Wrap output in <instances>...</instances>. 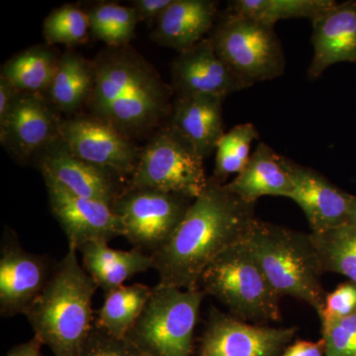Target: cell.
I'll return each instance as SVG.
<instances>
[{"instance_id":"4fadbf2b","label":"cell","mask_w":356,"mask_h":356,"mask_svg":"<svg viewBox=\"0 0 356 356\" xmlns=\"http://www.w3.org/2000/svg\"><path fill=\"white\" fill-rule=\"evenodd\" d=\"M51 212L62 227L69 248L79 252L86 243H108L123 236L121 222L108 204L81 197L62 184L44 177Z\"/></svg>"},{"instance_id":"d6986e66","label":"cell","mask_w":356,"mask_h":356,"mask_svg":"<svg viewBox=\"0 0 356 356\" xmlns=\"http://www.w3.org/2000/svg\"><path fill=\"white\" fill-rule=\"evenodd\" d=\"M218 21L217 2L212 0H172L156 21L151 33L154 43L178 53L206 38Z\"/></svg>"},{"instance_id":"52a82bcc","label":"cell","mask_w":356,"mask_h":356,"mask_svg":"<svg viewBox=\"0 0 356 356\" xmlns=\"http://www.w3.org/2000/svg\"><path fill=\"white\" fill-rule=\"evenodd\" d=\"M219 57L248 88L282 76L286 58L274 27L228 10L209 35Z\"/></svg>"},{"instance_id":"2e32d148","label":"cell","mask_w":356,"mask_h":356,"mask_svg":"<svg viewBox=\"0 0 356 356\" xmlns=\"http://www.w3.org/2000/svg\"><path fill=\"white\" fill-rule=\"evenodd\" d=\"M43 177L51 178L72 193L113 206L126 184L108 172L76 158L58 139L38 156Z\"/></svg>"},{"instance_id":"8fae6325","label":"cell","mask_w":356,"mask_h":356,"mask_svg":"<svg viewBox=\"0 0 356 356\" xmlns=\"http://www.w3.org/2000/svg\"><path fill=\"white\" fill-rule=\"evenodd\" d=\"M297 331L296 327L250 324L213 307L198 356H281Z\"/></svg>"},{"instance_id":"9c48e42d","label":"cell","mask_w":356,"mask_h":356,"mask_svg":"<svg viewBox=\"0 0 356 356\" xmlns=\"http://www.w3.org/2000/svg\"><path fill=\"white\" fill-rule=\"evenodd\" d=\"M193 200L156 189L125 186L112 207L124 238L134 248L153 255L170 240Z\"/></svg>"},{"instance_id":"5b68a950","label":"cell","mask_w":356,"mask_h":356,"mask_svg":"<svg viewBox=\"0 0 356 356\" xmlns=\"http://www.w3.org/2000/svg\"><path fill=\"white\" fill-rule=\"evenodd\" d=\"M199 288L243 322L266 325L280 320L281 297L267 280L245 238L211 262L201 276Z\"/></svg>"},{"instance_id":"4dcf8cb0","label":"cell","mask_w":356,"mask_h":356,"mask_svg":"<svg viewBox=\"0 0 356 356\" xmlns=\"http://www.w3.org/2000/svg\"><path fill=\"white\" fill-rule=\"evenodd\" d=\"M325 356H356V314L322 325Z\"/></svg>"},{"instance_id":"8d00e7d4","label":"cell","mask_w":356,"mask_h":356,"mask_svg":"<svg viewBox=\"0 0 356 356\" xmlns=\"http://www.w3.org/2000/svg\"><path fill=\"white\" fill-rule=\"evenodd\" d=\"M43 346L38 337L34 336L29 341L14 346L6 356H44L42 353Z\"/></svg>"},{"instance_id":"f546056e","label":"cell","mask_w":356,"mask_h":356,"mask_svg":"<svg viewBox=\"0 0 356 356\" xmlns=\"http://www.w3.org/2000/svg\"><path fill=\"white\" fill-rule=\"evenodd\" d=\"M89 32L88 13L72 4L58 7L44 21V38L48 44L74 46L86 42Z\"/></svg>"},{"instance_id":"484cf974","label":"cell","mask_w":356,"mask_h":356,"mask_svg":"<svg viewBox=\"0 0 356 356\" xmlns=\"http://www.w3.org/2000/svg\"><path fill=\"white\" fill-rule=\"evenodd\" d=\"M336 3L334 0H233L229 10L274 27L280 20H314Z\"/></svg>"},{"instance_id":"ac0fdd59","label":"cell","mask_w":356,"mask_h":356,"mask_svg":"<svg viewBox=\"0 0 356 356\" xmlns=\"http://www.w3.org/2000/svg\"><path fill=\"white\" fill-rule=\"evenodd\" d=\"M313 58L307 76L315 81L332 65L356 63V1L336 3L312 20Z\"/></svg>"},{"instance_id":"277c9868","label":"cell","mask_w":356,"mask_h":356,"mask_svg":"<svg viewBox=\"0 0 356 356\" xmlns=\"http://www.w3.org/2000/svg\"><path fill=\"white\" fill-rule=\"evenodd\" d=\"M245 242L280 297L301 300L320 313L327 292L310 234L255 218Z\"/></svg>"},{"instance_id":"cb8c5ba5","label":"cell","mask_w":356,"mask_h":356,"mask_svg":"<svg viewBox=\"0 0 356 356\" xmlns=\"http://www.w3.org/2000/svg\"><path fill=\"white\" fill-rule=\"evenodd\" d=\"M153 288L145 284L122 285L105 293L103 305L95 315V325L110 336L126 339L137 322Z\"/></svg>"},{"instance_id":"d590c367","label":"cell","mask_w":356,"mask_h":356,"mask_svg":"<svg viewBox=\"0 0 356 356\" xmlns=\"http://www.w3.org/2000/svg\"><path fill=\"white\" fill-rule=\"evenodd\" d=\"M19 93L8 79L0 76V123L6 120Z\"/></svg>"},{"instance_id":"7402d4cb","label":"cell","mask_w":356,"mask_h":356,"mask_svg":"<svg viewBox=\"0 0 356 356\" xmlns=\"http://www.w3.org/2000/svg\"><path fill=\"white\" fill-rule=\"evenodd\" d=\"M79 252L83 257L84 270L104 293L122 286L137 274L154 268L151 255L137 248L115 250L107 243L95 242L86 243Z\"/></svg>"},{"instance_id":"e575fe53","label":"cell","mask_w":356,"mask_h":356,"mask_svg":"<svg viewBox=\"0 0 356 356\" xmlns=\"http://www.w3.org/2000/svg\"><path fill=\"white\" fill-rule=\"evenodd\" d=\"M281 356H325L323 339L318 341H297L289 344Z\"/></svg>"},{"instance_id":"5bb4252c","label":"cell","mask_w":356,"mask_h":356,"mask_svg":"<svg viewBox=\"0 0 356 356\" xmlns=\"http://www.w3.org/2000/svg\"><path fill=\"white\" fill-rule=\"evenodd\" d=\"M57 111L46 96L20 92L0 123L2 146L20 163L41 154L60 138L63 120Z\"/></svg>"},{"instance_id":"836d02e7","label":"cell","mask_w":356,"mask_h":356,"mask_svg":"<svg viewBox=\"0 0 356 356\" xmlns=\"http://www.w3.org/2000/svg\"><path fill=\"white\" fill-rule=\"evenodd\" d=\"M172 2V0H134L131 6L135 8L140 21L152 22L158 20Z\"/></svg>"},{"instance_id":"9a60e30c","label":"cell","mask_w":356,"mask_h":356,"mask_svg":"<svg viewBox=\"0 0 356 356\" xmlns=\"http://www.w3.org/2000/svg\"><path fill=\"white\" fill-rule=\"evenodd\" d=\"M170 72L175 96L212 95L226 99L245 89L219 57L210 37L178 53Z\"/></svg>"},{"instance_id":"8992f818","label":"cell","mask_w":356,"mask_h":356,"mask_svg":"<svg viewBox=\"0 0 356 356\" xmlns=\"http://www.w3.org/2000/svg\"><path fill=\"white\" fill-rule=\"evenodd\" d=\"M206 294L156 284L126 339L147 356H191Z\"/></svg>"},{"instance_id":"1f68e13d","label":"cell","mask_w":356,"mask_h":356,"mask_svg":"<svg viewBox=\"0 0 356 356\" xmlns=\"http://www.w3.org/2000/svg\"><path fill=\"white\" fill-rule=\"evenodd\" d=\"M79 356H147L127 339H118L93 327Z\"/></svg>"},{"instance_id":"3957f363","label":"cell","mask_w":356,"mask_h":356,"mask_svg":"<svg viewBox=\"0 0 356 356\" xmlns=\"http://www.w3.org/2000/svg\"><path fill=\"white\" fill-rule=\"evenodd\" d=\"M76 252L69 248L25 314L34 336L55 356H79L95 327L92 299L98 286Z\"/></svg>"},{"instance_id":"83f0119b","label":"cell","mask_w":356,"mask_h":356,"mask_svg":"<svg viewBox=\"0 0 356 356\" xmlns=\"http://www.w3.org/2000/svg\"><path fill=\"white\" fill-rule=\"evenodd\" d=\"M89 30L95 39L107 47L129 44L135 38L136 27L140 22L132 6L115 2H100L88 11Z\"/></svg>"},{"instance_id":"ba28073f","label":"cell","mask_w":356,"mask_h":356,"mask_svg":"<svg viewBox=\"0 0 356 356\" xmlns=\"http://www.w3.org/2000/svg\"><path fill=\"white\" fill-rule=\"evenodd\" d=\"M204 159L170 124L161 126L144 149L126 186L151 188L195 199L207 187Z\"/></svg>"},{"instance_id":"6da1fadb","label":"cell","mask_w":356,"mask_h":356,"mask_svg":"<svg viewBox=\"0 0 356 356\" xmlns=\"http://www.w3.org/2000/svg\"><path fill=\"white\" fill-rule=\"evenodd\" d=\"M254 203L209 177L184 220L159 252L151 255L159 284L198 289L201 276L218 255L247 236L255 220Z\"/></svg>"},{"instance_id":"7a4b0ae2","label":"cell","mask_w":356,"mask_h":356,"mask_svg":"<svg viewBox=\"0 0 356 356\" xmlns=\"http://www.w3.org/2000/svg\"><path fill=\"white\" fill-rule=\"evenodd\" d=\"M90 116L132 140L159 130L172 113V86L130 44L106 47L92 60Z\"/></svg>"},{"instance_id":"4316f807","label":"cell","mask_w":356,"mask_h":356,"mask_svg":"<svg viewBox=\"0 0 356 356\" xmlns=\"http://www.w3.org/2000/svg\"><path fill=\"white\" fill-rule=\"evenodd\" d=\"M310 236L323 273L341 274L356 283V229L346 224Z\"/></svg>"},{"instance_id":"ffe728a7","label":"cell","mask_w":356,"mask_h":356,"mask_svg":"<svg viewBox=\"0 0 356 356\" xmlns=\"http://www.w3.org/2000/svg\"><path fill=\"white\" fill-rule=\"evenodd\" d=\"M212 95L175 96L168 123L184 136L204 159L216 152L224 134L222 102Z\"/></svg>"},{"instance_id":"d6a6232c","label":"cell","mask_w":356,"mask_h":356,"mask_svg":"<svg viewBox=\"0 0 356 356\" xmlns=\"http://www.w3.org/2000/svg\"><path fill=\"white\" fill-rule=\"evenodd\" d=\"M356 314V283L348 280L341 283L325 296L324 306L318 314L321 325L348 318Z\"/></svg>"},{"instance_id":"74e56055","label":"cell","mask_w":356,"mask_h":356,"mask_svg":"<svg viewBox=\"0 0 356 356\" xmlns=\"http://www.w3.org/2000/svg\"><path fill=\"white\" fill-rule=\"evenodd\" d=\"M348 224L356 229V195H353V200H351Z\"/></svg>"},{"instance_id":"7c38bea8","label":"cell","mask_w":356,"mask_h":356,"mask_svg":"<svg viewBox=\"0 0 356 356\" xmlns=\"http://www.w3.org/2000/svg\"><path fill=\"white\" fill-rule=\"evenodd\" d=\"M57 262L27 252L13 229L6 228L0 248V315H25L48 284Z\"/></svg>"},{"instance_id":"e0dca14e","label":"cell","mask_w":356,"mask_h":356,"mask_svg":"<svg viewBox=\"0 0 356 356\" xmlns=\"http://www.w3.org/2000/svg\"><path fill=\"white\" fill-rule=\"evenodd\" d=\"M293 188L289 199L307 218L311 233H323L348 224L353 194L332 184L313 168L291 161Z\"/></svg>"},{"instance_id":"30bf717a","label":"cell","mask_w":356,"mask_h":356,"mask_svg":"<svg viewBox=\"0 0 356 356\" xmlns=\"http://www.w3.org/2000/svg\"><path fill=\"white\" fill-rule=\"evenodd\" d=\"M60 139L76 158L108 172L127 184L140 149L120 132L95 117L63 120Z\"/></svg>"},{"instance_id":"f1b7e54d","label":"cell","mask_w":356,"mask_h":356,"mask_svg":"<svg viewBox=\"0 0 356 356\" xmlns=\"http://www.w3.org/2000/svg\"><path fill=\"white\" fill-rule=\"evenodd\" d=\"M259 133L254 124H238L225 133L217 145L213 178L226 184L231 175H238L250 161L252 143L259 140Z\"/></svg>"},{"instance_id":"44dd1931","label":"cell","mask_w":356,"mask_h":356,"mask_svg":"<svg viewBox=\"0 0 356 356\" xmlns=\"http://www.w3.org/2000/svg\"><path fill=\"white\" fill-rule=\"evenodd\" d=\"M291 159L285 158L261 142L242 172L227 188L247 202L254 203L264 196L289 198L293 188Z\"/></svg>"},{"instance_id":"d4e9b609","label":"cell","mask_w":356,"mask_h":356,"mask_svg":"<svg viewBox=\"0 0 356 356\" xmlns=\"http://www.w3.org/2000/svg\"><path fill=\"white\" fill-rule=\"evenodd\" d=\"M58 58L48 47L21 51L2 65L1 74L21 93L46 95L57 70Z\"/></svg>"},{"instance_id":"603a6c76","label":"cell","mask_w":356,"mask_h":356,"mask_svg":"<svg viewBox=\"0 0 356 356\" xmlns=\"http://www.w3.org/2000/svg\"><path fill=\"white\" fill-rule=\"evenodd\" d=\"M92 60L67 51L58 58L57 70L46 93L58 111L72 114L88 102L93 86Z\"/></svg>"}]
</instances>
